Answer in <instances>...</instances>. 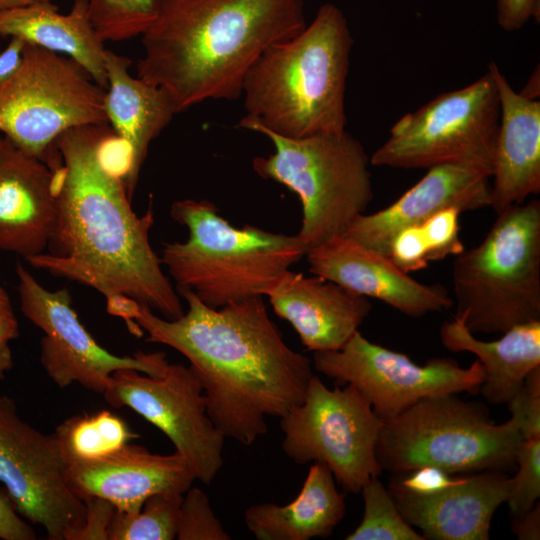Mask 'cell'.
<instances>
[{"mask_svg": "<svg viewBox=\"0 0 540 540\" xmlns=\"http://www.w3.org/2000/svg\"><path fill=\"white\" fill-rule=\"evenodd\" d=\"M112 132L108 123L86 125L56 140L57 215L49 253L27 261L96 289L106 302L129 298L166 319L179 318L180 296L149 239L152 207L143 216L133 211L122 175L105 158Z\"/></svg>", "mask_w": 540, "mask_h": 540, "instance_id": "6da1fadb", "label": "cell"}, {"mask_svg": "<svg viewBox=\"0 0 540 540\" xmlns=\"http://www.w3.org/2000/svg\"><path fill=\"white\" fill-rule=\"evenodd\" d=\"M188 309L166 319L140 305L136 322L148 336L181 353L198 378L207 412L225 438L252 445L305 395L312 361L293 350L270 318L262 297L220 308L177 290Z\"/></svg>", "mask_w": 540, "mask_h": 540, "instance_id": "7a4b0ae2", "label": "cell"}, {"mask_svg": "<svg viewBox=\"0 0 540 540\" xmlns=\"http://www.w3.org/2000/svg\"><path fill=\"white\" fill-rule=\"evenodd\" d=\"M141 35L142 80L165 89L180 113L242 96L246 74L271 45L307 25L304 0H155Z\"/></svg>", "mask_w": 540, "mask_h": 540, "instance_id": "3957f363", "label": "cell"}, {"mask_svg": "<svg viewBox=\"0 0 540 540\" xmlns=\"http://www.w3.org/2000/svg\"><path fill=\"white\" fill-rule=\"evenodd\" d=\"M352 46L344 13L324 3L300 33L268 47L250 68L245 116L288 138L345 131Z\"/></svg>", "mask_w": 540, "mask_h": 540, "instance_id": "277c9868", "label": "cell"}, {"mask_svg": "<svg viewBox=\"0 0 540 540\" xmlns=\"http://www.w3.org/2000/svg\"><path fill=\"white\" fill-rule=\"evenodd\" d=\"M170 215L188 238L164 244L162 265L177 290L192 291L211 308L266 296L308 250L297 234L234 227L208 200H177Z\"/></svg>", "mask_w": 540, "mask_h": 540, "instance_id": "5b68a950", "label": "cell"}, {"mask_svg": "<svg viewBox=\"0 0 540 540\" xmlns=\"http://www.w3.org/2000/svg\"><path fill=\"white\" fill-rule=\"evenodd\" d=\"M455 316L475 333L540 321V201L497 214L483 241L455 256Z\"/></svg>", "mask_w": 540, "mask_h": 540, "instance_id": "8992f818", "label": "cell"}, {"mask_svg": "<svg viewBox=\"0 0 540 540\" xmlns=\"http://www.w3.org/2000/svg\"><path fill=\"white\" fill-rule=\"evenodd\" d=\"M522 440L515 417L495 424L485 405L451 393L422 398L381 420L375 452L382 471L395 475L425 466L452 475L506 473L516 469Z\"/></svg>", "mask_w": 540, "mask_h": 540, "instance_id": "52a82bcc", "label": "cell"}, {"mask_svg": "<svg viewBox=\"0 0 540 540\" xmlns=\"http://www.w3.org/2000/svg\"><path fill=\"white\" fill-rule=\"evenodd\" d=\"M266 136L275 152L256 157L261 177L297 194L302 207L298 237L307 249L343 235L373 199L370 157L346 130L304 138L280 136L244 116L237 125Z\"/></svg>", "mask_w": 540, "mask_h": 540, "instance_id": "ba28073f", "label": "cell"}, {"mask_svg": "<svg viewBox=\"0 0 540 540\" xmlns=\"http://www.w3.org/2000/svg\"><path fill=\"white\" fill-rule=\"evenodd\" d=\"M104 99L75 61L26 43L20 68L0 84V134L47 162L67 130L108 123Z\"/></svg>", "mask_w": 540, "mask_h": 540, "instance_id": "9c48e42d", "label": "cell"}, {"mask_svg": "<svg viewBox=\"0 0 540 540\" xmlns=\"http://www.w3.org/2000/svg\"><path fill=\"white\" fill-rule=\"evenodd\" d=\"M499 120L498 89L487 70L468 86L439 94L400 118L370 156L371 165L417 169L461 164L491 177Z\"/></svg>", "mask_w": 540, "mask_h": 540, "instance_id": "30bf717a", "label": "cell"}, {"mask_svg": "<svg viewBox=\"0 0 540 540\" xmlns=\"http://www.w3.org/2000/svg\"><path fill=\"white\" fill-rule=\"evenodd\" d=\"M279 419L285 455L296 464H324L346 491L359 493L381 474V419L354 385L329 389L313 375L303 400Z\"/></svg>", "mask_w": 540, "mask_h": 540, "instance_id": "8fae6325", "label": "cell"}, {"mask_svg": "<svg viewBox=\"0 0 540 540\" xmlns=\"http://www.w3.org/2000/svg\"><path fill=\"white\" fill-rule=\"evenodd\" d=\"M312 363L338 384L354 385L381 420L396 416L425 397L476 394L485 379L478 360L468 368L439 357L418 365L405 354L369 341L360 331L339 350L314 352Z\"/></svg>", "mask_w": 540, "mask_h": 540, "instance_id": "7c38bea8", "label": "cell"}, {"mask_svg": "<svg viewBox=\"0 0 540 540\" xmlns=\"http://www.w3.org/2000/svg\"><path fill=\"white\" fill-rule=\"evenodd\" d=\"M0 482L16 511L41 525L50 540H78L86 506L69 487L66 462L53 434L25 422L0 394Z\"/></svg>", "mask_w": 540, "mask_h": 540, "instance_id": "4fadbf2b", "label": "cell"}, {"mask_svg": "<svg viewBox=\"0 0 540 540\" xmlns=\"http://www.w3.org/2000/svg\"><path fill=\"white\" fill-rule=\"evenodd\" d=\"M114 407H128L163 432L192 468L196 480L214 481L223 466L225 437L208 412L193 370L168 364L161 376L134 369L114 372L103 393Z\"/></svg>", "mask_w": 540, "mask_h": 540, "instance_id": "5bb4252c", "label": "cell"}, {"mask_svg": "<svg viewBox=\"0 0 540 540\" xmlns=\"http://www.w3.org/2000/svg\"><path fill=\"white\" fill-rule=\"evenodd\" d=\"M16 274L21 311L43 332L41 364L57 386L65 388L76 382L103 394L118 370L134 369L149 376L164 373L169 364L165 353L112 354L81 323L67 289H46L21 263L16 265Z\"/></svg>", "mask_w": 540, "mask_h": 540, "instance_id": "9a60e30c", "label": "cell"}, {"mask_svg": "<svg viewBox=\"0 0 540 540\" xmlns=\"http://www.w3.org/2000/svg\"><path fill=\"white\" fill-rule=\"evenodd\" d=\"M309 271L399 312L422 317L454 306L440 284H423L401 270L388 255L355 240L336 236L307 250Z\"/></svg>", "mask_w": 540, "mask_h": 540, "instance_id": "2e32d148", "label": "cell"}, {"mask_svg": "<svg viewBox=\"0 0 540 540\" xmlns=\"http://www.w3.org/2000/svg\"><path fill=\"white\" fill-rule=\"evenodd\" d=\"M66 480L81 500L98 497L119 512L136 513L154 494H185L196 477L176 451L154 454L127 443L102 458L66 464Z\"/></svg>", "mask_w": 540, "mask_h": 540, "instance_id": "e0dca14e", "label": "cell"}, {"mask_svg": "<svg viewBox=\"0 0 540 540\" xmlns=\"http://www.w3.org/2000/svg\"><path fill=\"white\" fill-rule=\"evenodd\" d=\"M490 176L461 164H443L428 172L388 207L361 214L344 236L389 256L394 236L403 228L419 223L450 207L461 212L490 207Z\"/></svg>", "mask_w": 540, "mask_h": 540, "instance_id": "ac0fdd59", "label": "cell"}, {"mask_svg": "<svg viewBox=\"0 0 540 540\" xmlns=\"http://www.w3.org/2000/svg\"><path fill=\"white\" fill-rule=\"evenodd\" d=\"M510 477L501 471H480L455 477L429 495L409 492L391 479L388 491L403 518L425 539L488 540L491 519L506 502Z\"/></svg>", "mask_w": 540, "mask_h": 540, "instance_id": "d6986e66", "label": "cell"}, {"mask_svg": "<svg viewBox=\"0 0 540 540\" xmlns=\"http://www.w3.org/2000/svg\"><path fill=\"white\" fill-rule=\"evenodd\" d=\"M287 270L266 296L307 350L336 351L359 331L372 305L367 297L321 276Z\"/></svg>", "mask_w": 540, "mask_h": 540, "instance_id": "ffe728a7", "label": "cell"}, {"mask_svg": "<svg viewBox=\"0 0 540 540\" xmlns=\"http://www.w3.org/2000/svg\"><path fill=\"white\" fill-rule=\"evenodd\" d=\"M6 140L0 160V249L27 260L48 248L57 215V171Z\"/></svg>", "mask_w": 540, "mask_h": 540, "instance_id": "44dd1931", "label": "cell"}, {"mask_svg": "<svg viewBox=\"0 0 540 540\" xmlns=\"http://www.w3.org/2000/svg\"><path fill=\"white\" fill-rule=\"evenodd\" d=\"M488 70L500 102L490 204L499 214L540 192V101L517 93L494 61Z\"/></svg>", "mask_w": 540, "mask_h": 540, "instance_id": "7402d4cb", "label": "cell"}, {"mask_svg": "<svg viewBox=\"0 0 540 540\" xmlns=\"http://www.w3.org/2000/svg\"><path fill=\"white\" fill-rule=\"evenodd\" d=\"M107 87L104 108L108 124L126 145L121 174L132 199L151 142L178 113L170 94L129 72V58L106 49Z\"/></svg>", "mask_w": 540, "mask_h": 540, "instance_id": "603a6c76", "label": "cell"}, {"mask_svg": "<svg viewBox=\"0 0 540 540\" xmlns=\"http://www.w3.org/2000/svg\"><path fill=\"white\" fill-rule=\"evenodd\" d=\"M0 36L18 37L26 43L67 55L102 88L107 87L106 48L93 27L88 0H74L67 14L52 2L0 12Z\"/></svg>", "mask_w": 540, "mask_h": 540, "instance_id": "cb8c5ba5", "label": "cell"}, {"mask_svg": "<svg viewBox=\"0 0 540 540\" xmlns=\"http://www.w3.org/2000/svg\"><path fill=\"white\" fill-rule=\"evenodd\" d=\"M345 513V495L337 490L332 472L315 462L293 501L253 504L244 522L258 540H309L330 537Z\"/></svg>", "mask_w": 540, "mask_h": 540, "instance_id": "d4e9b609", "label": "cell"}, {"mask_svg": "<svg viewBox=\"0 0 540 540\" xmlns=\"http://www.w3.org/2000/svg\"><path fill=\"white\" fill-rule=\"evenodd\" d=\"M442 345L452 352H470L485 372L479 392L490 403H507L540 365V321L515 326L494 341L477 339L464 320L454 316L439 331Z\"/></svg>", "mask_w": 540, "mask_h": 540, "instance_id": "484cf974", "label": "cell"}, {"mask_svg": "<svg viewBox=\"0 0 540 540\" xmlns=\"http://www.w3.org/2000/svg\"><path fill=\"white\" fill-rule=\"evenodd\" d=\"M458 208L443 209L427 219L400 230L393 238L389 257L404 272L425 269L430 262L458 255L460 240Z\"/></svg>", "mask_w": 540, "mask_h": 540, "instance_id": "4316f807", "label": "cell"}, {"mask_svg": "<svg viewBox=\"0 0 540 540\" xmlns=\"http://www.w3.org/2000/svg\"><path fill=\"white\" fill-rule=\"evenodd\" d=\"M54 435L66 464L102 458L138 437L121 417L109 410L67 418Z\"/></svg>", "mask_w": 540, "mask_h": 540, "instance_id": "83f0119b", "label": "cell"}, {"mask_svg": "<svg viewBox=\"0 0 540 540\" xmlns=\"http://www.w3.org/2000/svg\"><path fill=\"white\" fill-rule=\"evenodd\" d=\"M182 498L180 494L158 493L147 498L136 513L115 509L108 540L176 539Z\"/></svg>", "mask_w": 540, "mask_h": 540, "instance_id": "f1b7e54d", "label": "cell"}, {"mask_svg": "<svg viewBox=\"0 0 540 540\" xmlns=\"http://www.w3.org/2000/svg\"><path fill=\"white\" fill-rule=\"evenodd\" d=\"M362 521L346 540H425L399 512L388 489L372 477L361 489Z\"/></svg>", "mask_w": 540, "mask_h": 540, "instance_id": "f546056e", "label": "cell"}, {"mask_svg": "<svg viewBox=\"0 0 540 540\" xmlns=\"http://www.w3.org/2000/svg\"><path fill=\"white\" fill-rule=\"evenodd\" d=\"M155 7V0H88L91 23L104 42L141 36Z\"/></svg>", "mask_w": 540, "mask_h": 540, "instance_id": "4dcf8cb0", "label": "cell"}, {"mask_svg": "<svg viewBox=\"0 0 540 540\" xmlns=\"http://www.w3.org/2000/svg\"><path fill=\"white\" fill-rule=\"evenodd\" d=\"M506 502L513 518L529 511L540 497V438L523 439L516 454Z\"/></svg>", "mask_w": 540, "mask_h": 540, "instance_id": "1f68e13d", "label": "cell"}, {"mask_svg": "<svg viewBox=\"0 0 540 540\" xmlns=\"http://www.w3.org/2000/svg\"><path fill=\"white\" fill-rule=\"evenodd\" d=\"M176 539H231L215 515L208 496L199 488L190 487L182 498Z\"/></svg>", "mask_w": 540, "mask_h": 540, "instance_id": "d6a6232c", "label": "cell"}, {"mask_svg": "<svg viewBox=\"0 0 540 540\" xmlns=\"http://www.w3.org/2000/svg\"><path fill=\"white\" fill-rule=\"evenodd\" d=\"M507 404L523 439L540 438V365L528 373L521 389Z\"/></svg>", "mask_w": 540, "mask_h": 540, "instance_id": "836d02e7", "label": "cell"}, {"mask_svg": "<svg viewBox=\"0 0 540 540\" xmlns=\"http://www.w3.org/2000/svg\"><path fill=\"white\" fill-rule=\"evenodd\" d=\"M392 479L409 492L429 495L451 485L455 477L437 467L425 466L406 474H397Z\"/></svg>", "mask_w": 540, "mask_h": 540, "instance_id": "e575fe53", "label": "cell"}, {"mask_svg": "<svg viewBox=\"0 0 540 540\" xmlns=\"http://www.w3.org/2000/svg\"><path fill=\"white\" fill-rule=\"evenodd\" d=\"M19 335V325L11 300L0 284V380L13 368L10 343Z\"/></svg>", "mask_w": 540, "mask_h": 540, "instance_id": "d590c367", "label": "cell"}, {"mask_svg": "<svg viewBox=\"0 0 540 540\" xmlns=\"http://www.w3.org/2000/svg\"><path fill=\"white\" fill-rule=\"evenodd\" d=\"M83 501L86 516L78 540H108V528L115 507L109 501L98 497H90Z\"/></svg>", "mask_w": 540, "mask_h": 540, "instance_id": "8d00e7d4", "label": "cell"}, {"mask_svg": "<svg viewBox=\"0 0 540 540\" xmlns=\"http://www.w3.org/2000/svg\"><path fill=\"white\" fill-rule=\"evenodd\" d=\"M539 0H496V19L506 32L522 29L532 18H538Z\"/></svg>", "mask_w": 540, "mask_h": 540, "instance_id": "74e56055", "label": "cell"}, {"mask_svg": "<svg viewBox=\"0 0 540 540\" xmlns=\"http://www.w3.org/2000/svg\"><path fill=\"white\" fill-rule=\"evenodd\" d=\"M0 539L34 540L33 529L19 516L6 491L0 488Z\"/></svg>", "mask_w": 540, "mask_h": 540, "instance_id": "f35d334b", "label": "cell"}, {"mask_svg": "<svg viewBox=\"0 0 540 540\" xmlns=\"http://www.w3.org/2000/svg\"><path fill=\"white\" fill-rule=\"evenodd\" d=\"M26 42L18 37H11L6 48L0 51V84L13 76L20 68Z\"/></svg>", "mask_w": 540, "mask_h": 540, "instance_id": "ab89813d", "label": "cell"}, {"mask_svg": "<svg viewBox=\"0 0 540 540\" xmlns=\"http://www.w3.org/2000/svg\"><path fill=\"white\" fill-rule=\"evenodd\" d=\"M512 531L519 540L540 539V505L537 502L525 514L513 518Z\"/></svg>", "mask_w": 540, "mask_h": 540, "instance_id": "60d3db41", "label": "cell"}, {"mask_svg": "<svg viewBox=\"0 0 540 540\" xmlns=\"http://www.w3.org/2000/svg\"><path fill=\"white\" fill-rule=\"evenodd\" d=\"M53 0H0V12Z\"/></svg>", "mask_w": 540, "mask_h": 540, "instance_id": "b9f144b4", "label": "cell"}, {"mask_svg": "<svg viewBox=\"0 0 540 540\" xmlns=\"http://www.w3.org/2000/svg\"><path fill=\"white\" fill-rule=\"evenodd\" d=\"M6 143H7L6 138L2 134H0V160L4 154Z\"/></svg>", "mask_w": 540, "mask_h": 540, "instance_id": "7bdbcfd3", "label": "cell"}, {"mask_svg": "<svg viewBox=\"0 0 540 540\" xmlns=\"http://www.w3.org/2000/svg\"><path fill=\"white\" fill-rule=\"evenodd\" d=\"M0 51H1V49H0Z\"/></svg>", "mask_w": 540, "mask_h": 540, "instance_id": "ee69618b", "label": "cell"}]
</instances>
